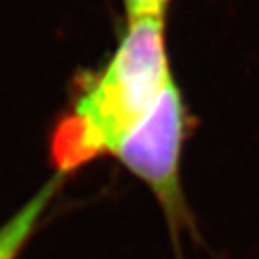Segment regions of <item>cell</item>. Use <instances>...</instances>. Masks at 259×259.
Wrapping results in <instances>:
<instances>
[{
  "label": "cell",
  "instance_id": "cell-2",
  "mask_svg": "<svg viewBox=\"0 0 259 259\" xmlns=\"http://www.w3.org/2000/svg\"><path fill=\"white\" fill-rule=\"evenodd\" d=\"M189 130V108L173 81L113 151V157L155 194L173 231L187 223L180 162Z\"/></svg>",
  "mask_w": 259,
  "mask_h": 259
},
{
  "label": "cell",
  "instance_id": "cell-3",
  "mask_svg": "<svg viewBox=\"0 0 259 259\" xmlns=\"http://www.w3.org/2000/svg\"><path fill=\"white\" fill-rule=\"evenodd\" d=\"M63 175H54L31 200L16 210L15 214L0 227V259H16L25 248L31 236L36 232L45 209L53 202L63 184Z\"/></svg>",
  "mask_w": 259,
  "mask_h": 259
},
{
  "label": "cell",
  "instance_id": "cell-1",
  "mask_svg": "<svg viewBox=\"0 0 259 259\" xmlns=\"http://www.w3.org/2000/svg\"><path fill=\"white\" fill-rule=\"evenodd\" d=\"M173 81L166 18L128 20L106 63L77 77L72 103L54 126L49 151L56 173L113 155Z\"/></svg>",
  "mask_w": 259,
  "mask_h": 259
},
{
  "label": "cell",
  "instance_id": "cell-4",
  "mask_svg": "<svg viewBox=\"0 0 259 259\" xmlns=\"http://www.w3.org/2000/svg\"><path fill=\"white\" fill-rule=\"evenodd\" d=\"M128 20L139 18H166L171 0H122Z\"/></svg>",
  "mask_w": 259,
  "mask_h": 259
}]
</instances>
